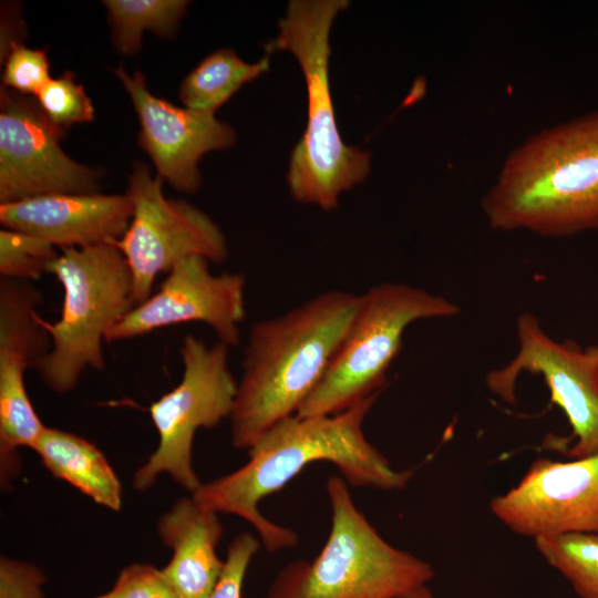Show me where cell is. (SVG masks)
<instances>
[{
  "label": "cell",
  "mask_w": 598,
  "mask_h": 598,
  "mask_svg": "<svg viewBox=\"0 0 598 598\" xmlns=\"http://www.w3.org/2000/svg\"><path fill=\"white\" fill-rule=\"evenodd\" d=\"M372 393L342 412L300 417L291 415L275 424L249 450L240 468L213 480L192 493L203 506L247 520L268 551L292 548L297 534L266 518L258 504L281 489L309 464H334L344 481L355 487L384 491L406 486L412 471H398L367 440L363 422L378 399Z\"/></svg>",
  "instance_id": "6da1fadb"
},
{
  "label": "cell",
  "mask_w": 598,
  "mask_h": 598,
  "mask_svg": "<svg viewBox=\"0 0 598 598\" xmlns=\"http://www.w3.org/2000/svg\"><path fill=\"white\" fill-rule=\"evenodd\" d=\"M359 300L329 290L252 324L229 417L235 447L249 450L275 424L297 414L327 372Z\"/></svg>",
  "instance_id": "7a4b0ae2"
},
{
  "label": "cell",
  "mask_w": 598,
  "mask_h": 598,
  "mask_svg": "<svg viewBox=\"0 0 598 598\" xmlns=\"http://www.w3.org/2000/svg\"><path fill=\"white\" fill-rule=\"evenodd\" d=\"M482 209L496 230L565 237L598 229V110L516 147Z\"/></svg>",
  "instance_id": "3957f363"
},
{
  "label": "cell",
  "mask_w": 598,
  "mask_h": 598,
  "mask_svg": "<svg viewBox=\"0 0 598 598\" xmlns=\"http://www.w3.org/2000/svg\"><path fill=\"white\" fill-rule=\"evenodd\" d=\"M348 0H291L278 23L268 54L288 51L300 65L308 96L307 126L291 152L287 183L295 200L324 210L337 208L339 196L362 183L371 155L347 145L339 133L330 93V32Z\"/></svg>",
  "instance_id": "277c9868"
},
{
  "label": "cell",
  "mask_w": 598,
  "mask_h": 598,
  "mask_svg": "<svg viewBox=\"0 0 598 598\" xmlns=\"http://www.w3.org/2000/svg\"><path fill=\"white\" fill-rule=\"evenodd\" d=\"M326 489V544L312 561L286 566L266 598H400L427 585L432 565L389 544L358 509L343 477L330 476Z\"/></svg>",
  "instance_id": "5b68a950"
},
{
  "label": "cell",
  "mask_w": 598,
  "mask_h": 598,
  "mask_svg": "<svg viewBox=\"0 0 598 598\" xmlns=\"http://www.w3.org/2000/svg\"><path fill=\"white\" fill-rule=\"evenodd\" d=\"M63 288L60 318L41 322L51 348L35 370L48 388L73 390L87 369L103 370V342L134 307L133 279L114 244L64 248L49 272Z\"/></svg>",
  "instance_id": "8992f818"
},
{
  "label": "cell",
  "mask_w": 598,
  "mask_h": 598,
  "mask_svg": "<svg viewBox=\"0 0 598 598\" xmlns=\"http://www.w3.org/2000/svg\"><path fill=\"white\" fill-rule=\"evenodd\" d=\"M458 312L453 301L404 282L371 287L360 295L327 372L296 415L336 414L381 391L405 329L417 320L451 318Z\"/></svg>",
  "instance_id": "52a82bcc"
},
{
  "label": "cell",
  "mask_w": 598,
  "mask_h": 598,
  "mask_svg": "<svg viewBox=\"0 0 598 598\" xmlns=\"http://www.w3.org/2000/svg\"><path fill=\"white\" fill-rule=\"evenodd\" d=\"M228 349L219 341L207 346L192 334L183 339L181 382L150 406L159 442L135 472V489H148L162 473L190 493L200 486L192 464L195 433L230 417L236 398L237 381L229 368Z\"/></svg>",
  "instance_id": "ba28073f"
},
{
  "label": "cell",
  "mask_w": 598,
  "mask_h": 598,
  "mask_svg": "<svg viewBox=\"0 0 598 598\" xmlns=\"http://www.w3.org/2000/svg\"><path fill=\"white\" fill-rule=\"evenodd\" d=\"M159 176L137 162L128 177L126 196L133 206L128 228L114 243L123 254L133 279L134 307L150 298L156 277L176 262L202 256L221 264L228 256L219 226L202 209L184 199L164 196Z\"/></svg>",
  "instance_id": "9c48e42d"
},
{
  "label": "cell",
  "mask_w": 598,
  "mask_h": 598,
  "mask_svg": "<svg viewBox=\"0 0 598 598\" xmlns=\"http://www.w3.org/2000/svg\"><path fill=\"white\" fill-rule=\"evenodd\" d=\"M64 130L34 96L1 86L0 204L47 195L97 193L100 174L61 148Z\"/></svg>",
  "instance_id": "30bf717a"
},
{
  "label": "cell",
  "mask_w": 598,
  "mask_h": 598,
  "mask_svg": "<svg viewBox=\"0 0 598 598\" xmlns=\"http://www.w3.org/2000/svg\"><path fill=\"white\" fill-rule=\"evenodd\" d=\"M518 349L503 368L492 371L487 384L504 400H514L520 373L540 374L551 399L565 412L576 443L569 456L581 458L598 454V361L596 347L587 350L551 339L532 313L517 320Z\"/></svg>",
  "instance_id": "8fae6325"
},
{
  "label": "cell",
  "mask_w": 598,
  "mask_h": 598,
  "mask_svg": "<svg viewBox=\"0 0 598 598\" xmlns=\"http://www.w3.org/2000/svg\"><path fill=\"white\" fill-rule=\"evenodd\" d=\"M246 277L243 272L212 274L209 260L190 256L176 262L158 290L133 307L106 336L114 342L187 322L209 326L227 347L240 341L246 317Z\"/></svg>",
  "instance_id": "7c38bea8"
},
{
  "label": "cell",
  "mask_w": 598,
  "mask_h": 598,
  "mask_svg": "<svg viewBox=\"0 0 598 598\" xmlns=\"http://www.w3.org/2000/svg\"><path fill=\"white\" fill-rule=\"evenodd\" d=\"M491 511L512 532L533 539L598 534V454L536 460L518 484L492 499Z\"/></svg>",
  "instance_id": "4fadbf2b"
},
{
  "label": "cell",
  "mask_w": 598,
  "mask_h": 598,
  "mask_svg": "<svg viewBox=\"0 0 598 598\" xmlns=\"http://www.w3.org/2000/svg\"><path fill=\"white\" fill-rule=\"evenodd\" d=\"M41 292L31 281L0 280V458L19 460L18 448H33L45 425L29 399L25 371L51 348L38 310Z\"/></svg>",
  "instance_id": "5bb4252c"
},
{
  "label": "cell",
  "mask_w": 598,
  "mask_h": 598,
  "mask_svg": "<svg viewBox=\"0 0 598 598\" xmlns=\"http://www.w3.org/2000/svg\"><path fill=\"white\" fill-rule=\"evenodd\" d=\"M113 72L132 100L141 126L138 142L157 176L179 192H197L200 158L210 151L231 147L237 138L234 127L215 114L179 107L155 96L138 71L128 74L120 65Z\"/></svg>",
  "instance_id": "9a60e30c"
},
{
  "label": "cell",
  "mask_w": 598,
  "mask_h": 598,
  "mask_svg": "<svg viewBox=\"0 0 598 598\" xmlns=\"http://www.w3.org/2000/svg\"><path fill=\"white\" fill-rule=\"evenodd\" d=\"M133 215L126 194H58L0 204L3 228L40 237L54 247L114 244Z\"/></svg>",
  "instance_id": "2e32d148"
},
{
  "label": "cell",
  "mask_w": 598,
  "mask_h": 598,
  "mask_svg": "<svg viewBox=\"0 0 598 598\" xmlns=\"http://www.w3.org/2000/svg\"><path fill=\"white\" fill-rule=\"evenodd\" d=\"M217 514L183 497L157 522L163 544L173 551L163 573L183 598H207L223 571L216 547L224 529Z\"/></svg>",
  "instance_id": "e0dca14e"
},
{
  "label": "cell",
  "mask_w": 598,
  "mask_h": 598,
  "mask_svg": "<svg viewBox=\"0 0 598 598\" xmlns=\"http://www.w3.org/2000/svg\"><path fill=\"white\" fill-rule=\"evenodd\" d=\"M32 450L53 476L99 505L115 512L121 509V483L94 444L71 432L45 426Z\"/></svg>",
  "instance_id": "ac0fdd59"
},
{
  "label": "cell",
  "mask_w": 598,
  "mask_h": 598,
  "mask_svg": "<svg viewBox=\"0 0 598 598\" xmlns=\"http://www.w3.org/2000/svg\"><path fill=\"white\" fill-rule=\"evenodd\" d=\"M269 66L268 53L248 63L231 49L216 50L183 80L179 100L184 107L215 114L244 84L266 73Z\"/></svg>",
  "instance_id": "d6986e66"
},
{
  "label": "cell",
  "mask_w": 598,
  "mask_h": 598,
  "mask_svg": "<svg viewBox=\"0 0 598 598\" xmlns=\"http://www.w3.org/2000/svg\"><path fill=\"white\" fill-rule=\"evenodd\" d=\"M113 42L122 54H134L141 48L142 33L151 31L172 38L184 16L185 0H105Z\"/></svg>",
  "instance_id": "ffe728a7"
},
{
  "label": "cell",
  "mask_w": 598,
  "mask_h": 598,
  "mask_svg": "<svg viewBox=\"0 0 598 598\" xmlns=\"http://www.w3.org/2000/svg\"><path fill=\"white\" fill-rule=\"evenodd\" d=\"M534 540L542 557L579 598H598V534L569 533Z\"/></svg>",
  "instance_id": "44dd1931"
},
{
  "label": "cell",
  "mask_w": 598,
  "mask_h": 598,
  "mask_svg": "<svg viewBox=\"0 0 598 598\" xmlns=\"http://www.w3.org/2000/svg\"><path fill=\"white\" fill-rule=\"evenodd\" d=\"M58 255L55 247L40 237L7 228L0 230L1 278L38 280L49 272Z\"/></svg>",
  "instance_id": "7402d4cb"
},
{
  "label": "cell",
  "mask_w": 598,
  "mask_h": 598,
  "mask_svg": "<svg viewBox=\"0 0 598 598\" xmlns=\"http://www.w3.org/2000/svg\"><path fill=\"white\" fill-rule=\"evenodd\" d=\"M34 97L50 121L62 130L94 118L91 99L70 71L56 79L51 78Z\"/></svg>",
  "instance_id": "603a6c76"
},
{
  "label": "cell",
  "mask_w": 598,
  "mask_h": 598,
  "mask_svg": "<svg viewBox=\"0 0 598 598\" xmlns=\"http://www.w3.org/2000/svg\"><path fill=\"white\" fill-rule=\"evenodd\" d=\"M1 61H4L2 85L14 92L34 96L51 79L45 50L30 49L17 42L9 47Z\"/></svg>",
  "instance_id": "cb8c5ba5"
},
{
  "label": "cell",
  "mask_w": 598,
  "mask_h": 598,
  "mask_svg": "<svg viewBox=\"0 0 598 598\" xmlns=\"http://www.w3.org/2000/svg\"><path fill=\"white\" fill-rule=\"evenodd\" d=\"M111 598H183L163 573L148 564H132L118 575Z\"/></svg>",
  "instance_id": "d4e9b609"
},
{
  "label": "cell",
  "mask_w": 598,
  "mask_h": 598,
  "mask_svg": "<svg viewBox=\"0 0 598 598\" xmlns=\"http://www.w3.org/2000/svg\"><path fill=\"white\" fill-rule=\"evenodd\" d=\"M259 548V540L249 533L237 535L230 543L223 571L207 598H241L248 566Z\"/></svg>",
  "instance_id": "484cf974"
},
{
  "label": "cell",
  "mask_w": 598,
  "mask_h": 598,
  "mask_svg": "<svg viewBox=\"0 0 598 598\" xmlns=\"http://www.w3.org/2000/svg\"><path fill=\"white\" fill-rule=\"evenodd\" d=\"M45 577L35 566L1 557L0 598H43Z\"/></svg>",
  "instance_id": "4316f807"
},
{
  "label": "cell",
  "mask_w": 598,
  "mask_h": 598,
  "mask_svg": "<svg viewBox=\"0 0 598 598\" xmlns=\"http://www.w3.org/2000/svg\"><path fill=\"white\" fill-rule=\"evenodd\" d=\"M400 598H436V597L431 592V590L425 585L403 595Z\"/></svg>",
  "instance_id": "83f0119b"
},
{
  "label": "cell",
  "mask_w": 598,
  "mask_h": 598,
  "mask_svg": "<svg viewBox=\"0 0 598 598\" xmlns=\"http://www.w3.org/2000/svg\"><path fill=\"white\" fill-rule=\"evenodd\" d=\"M94 598H111V597L109 596V594H105V595H101V596H97V597H94Z\"/></svg>",
  "instance_id": "f1b7e54d"
},
{
  "label": "cell",
  "mask_w": 598,
  "mask_h": 598,
  "mask_svg": "<svg viewBox=\"0 0 598 598\" xmlns=\"http://www.w3.org/2000/svg\"><path fill=\"white\" fill-rule=\"evenodd\" d=\"M596 355H597V361H598V347H596Z\"/></svg>",
  "instance_id": "f546056e"
}]
</instances>
